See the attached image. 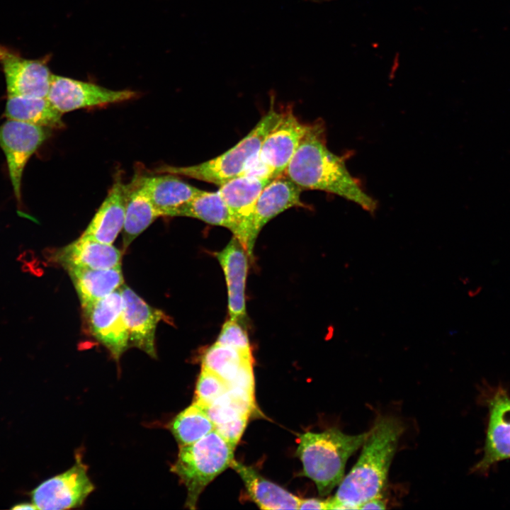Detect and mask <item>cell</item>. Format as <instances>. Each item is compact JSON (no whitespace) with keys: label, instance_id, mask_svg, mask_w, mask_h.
Instances as JSON below:
<instances>
[{"label":"cell","instance_id":"obj_19","mask_svg":"<svg viewBox=\"0 0 510 510\" xmlns=\"http://www.w3.org/2000/svg\"><path fill=\"white\" fill-rule=\"evenodd\" d=\"M134 178L162 216H169L173 209L203 191L171 174L137 175Z\"/></svg>","mask_w":510,"mask_h":510},{"label":"cell","instance_id":"obj_22","mask_svg":"<svg viewBox=\"0 0 510 510\" xmlns=\"http://www.w3.org/2000/svg\"><path fill=\"white\" fill-rule=\"evenodd\" d=\"M149 198L133 178L126 184L123 244L126 249L156 219L161 217Z\"/></svg>","mask_w":510,"mask_h":510},{"label":"cell","instance_id":"obj_5","mask_svg":"<svg viewBox=\"0 0 510 510\" xmlns=\"http://www.w3.org/2000/svg\"><path fill=\"white\" fill-rule=\"evenodd\" d=\"M234 448L215 430L191 444L179 447L171 471L187 489L186 508L196 509L205 487L231 466Z\"/></svg>","mask_w":510,"mask_h":510},{"label":"cell","instance_id":"obj_11","mask_svg":"<svg viewBox=\"0 0 510 510\" xmlns=\"http://www.w3.org/2000/svg\"><path fill=\"white\" fill-rule=\"evenodd\" d=\"M47 58L30 60L0 44V64L7 96L47 97L52 74Z\"/></svg>","mask_w":510,"mask_h":510},{"label":"cell","instance_id":"obj_20","mask_svg":"<svg viewBox=\"0 0 510 510\" xmlns=\"http://www.w3.org/2000/svg\"><path fill=\"white\" fill-rule=\"evenodd\" d=\"M231 468L242 478L250 499L261 509H298L300 498L261 476L255 469L235 460Z\"/></svg>","mask_w":510,"mask_h":510},{"label":"cell","instance_id":"obj_10","mask_svg":"<svg viewBox=\"0 0 510 510\" xmlns=\"http://www.w3.org/2000/svg\"><path fill=\"white\" fill-rule=\"evenodd\" d=\"M137 94L132 90H112L90 82L52 74L46 98L63 114L132 100Z\"/></svg>","mask_w":510,"mask_h":510},{"label":"cell","instance_id":"obj_32","mask_svg":"<svg viewBox=\"0 0 510 510\" xmlns=\"http://www.w3.org/2000/svg\"><path fill=\"white\" fill-rule=\"evenodd\" d=\"M385 509V502L381 499L380 497L370 499L363 504H361L358 509Z\"/></svg>","mask_w":510,"mask_h":510},{"label":"cell","instance_id":"obj_26","mask_svg":"<svg viewBox=\"0 0 510 510\" xmlns=\"http://www.w3.org/2000/svg\"><path fill=\"white\" fill-rule=\"evenodd\" d=\"M249 361H252L251 354L215 342L204 352L202 368L217 374L228 384Z\"/></svg>","mask_w":510,"mask_h":510},{"label":"cell","instance_id":"obj_13","mask_svg":"<svg viewBox=\"0 0 510 510\" xmlns=\"http://www.w3.org/2000/svg\"><path fill=\"white\" fill-rule=\"evenodd\" d=\"M488 419L481 460L474 470L485 472L498 462L510 458V396L498 387L488 397Z\"/></svg>","mask_w":510,"mask_h":510},{"label":"cell","instance_id":"obj_4","mask_svg":"<svg viewBox=\"0 0 510 510\" xmlns=\"http://www.w3.org/2000/svg\"><path fill=\"white\" fill-rule=\"evenodd\" d=\"M280 113L281 111L274 107L272 101L268 110L254 128L226 152L194 165H162L154 172L185 176L220 186L246 171L256 158L264 138L279 119Z\"/></svg>","mask_w":510,"mask_h":510},{"label":"cell","instance_id":"obj_6","mask_svg":"<svg viewBox=\"0 0 510 510\" xmlns=\"http://www.w3.org/2000/svg\"><path fill=\"white\" fill-rule=\"evenodd\" d=\"M309 125L302 123L291 108L280 116L264 138L259 152L244 174H257L272 179L284 176Z\"/></svg>","mask_w":510,"mask_h":510},{"label":"cell","instance_id":"obj_31","mask_svg":"<svg viewBox=\"0 0 510 510\" xmlns=\"http://www.w3.org/2000/svg\"><path fill=\"white\" fill-rule=\"evenodd\" d=\"M298 509H329V500L317 498L300 499Z\"/></svg>","mask_w":510,"mask_h":510},{"label":"cell","instance_id":"obj_21","mask_svg":"<svg viewBox=\"0 0 510 510\" xmlns=\"http://www.w3.org/2000/svg\"><path fill=\"white\" fill-rule=\"evenodd\" d=\"M78 294L81 306L104 298L124 283L120 266L106 269L81 267L65 268Z\"/></svg>","mask_w":510,"mask_h":510},{"label":"cell","instance_id":"obj_8","mask_svg":"<svg viewBox=\"0 0 510 510\" xmlns=\"http://www.w3.org/2000/svg\"><path fill=\"white\" fill-rule=\"evenodd\" d=\"M87 472V466L78 455L69 470L43 481L32 491V503L41 510L81 506L95 488Z\"/></svg>","mask_w":510,"mask_h":510},{"label":"cell","instance_id":"obj_1","mask_svg":"<svg viewBox=\"0 0 510 510\" xmlns=\"http://www.w3.org/2000/svg\"><path fill=\"white\" fill-rule=\"evenodd\" d=\"M284 176L302 191L318 190L337 195L370 213L377 208L375 200L348 171L345 157L328 149L324 125L320 121L309 124Z\"/></svg>","mask_w":510,"mask_h":510},{"label":"cell","instance_id":"obj_29","mask_svg":"<svg viewBox=\"0 0 510 510\" xmlns=\"http://www.w3.org/2000/svg\"><path fill=\"white\" fill-rule=\"evenodd\" d=\"M249 420V416H242L217 425L215 430L228 443L236 447Z\"/></svg>","mask_w":510,"mask_h":510},{"label":"cell","instance_id":"obj_12","mask_svg":"<svg viewBox=\"0 0 510 510\" xmlns=\"http://www.w3.org/2000/svg\"><path fill=\"white\" fill-rule=\"evenodd\" d=\"M272 180L267 176L244 174L223 183L217 190L236 223L237 232L234 237L246 251L254 208L261 191Z\"/></svg>","mask_w":510,"mask_h":510},{"label":"cell","instance_id":"obj_24","mask_svg":"<svg viewBox=\"0 0 510 510\" xmlns=\"http://www.w3.org/2000/svg\"><path fill=\"white\" fill-rule=\"evenodd\" d=\"M169 216L196 218L212 225L226 227L234 235L237 232L236 223L217 191H202L191 200L173 209Z\"/></svg>","mask_w":510,"mask_h":510},{"label":"cell","instance_id":"obj_25","mask_svg":"<svg viewBox=\"0 0 510 510\" xmlns=\"http://www.w3.org/2000/svg\"><path fill=\"white\" fill-rule=\"evenodd\" d=\"M168 426L179 447L191 444L215 430L205 410L194 403L179 412Z\"/></svg>","mask_w":510,"mask_h":510},{"label":"cell","instance_id":"obj_16","mask_svg":"<svg viewBox=\"0 0 510 510\" xmlns=\"http://www.w3.org/2000/svg\"><path fill=\"white\" fill-rule=\"evenodd\" d=\"M248 256L235 237L222 251L216 253L226 280L230 319L238 322H242L246 317L245 285Z\"/></svg>","mask_w":510,"mask_h":510},{"label":"cell","instance_id":"obj_28","mask_svg":"<svg viewBox=\"0 0 510 510\" xmlns=\"http://www.w3.org/2000/svg\"><path fill=\"white\" fill-rule=\"evenodd\" d=\"M215 343L234 348L246 354H251L247 333L238 321L231 319L227 320Z\"/></svg>","mask_w":510,"mask_h":510},{"label":"cell","instance_id":"obj_2","mask_svg":"<svg viewBox=\"0 0 510 510\" xmlns=\"http://www.w3.org/2000/svg\"><path fill=\"white\" fill-rule=\"evenodd\" d=\"M404 430L395 416H381L375 421L358 460L328 499L329 509H358L366 501L380 497Z\"/></svg>","mask_w":510,"mask_h":510},{"label":"cell","instance_id":"obj_17","mask_svg":"<svg viewBox=\"0 0 510 510\" xmlns=\"http://www.w3.org/2000/svg\"><path fill=\"white\" fill-rule=\"evenodd\" d=\"M50 255L52 261L64 268L106 269L120 267L121 263V252L114 246L82 235Z\"/></svg>","mask_w":510,"mask_h":510},{"label":"cell","instance_id":"obj_23","mask_svg":"<svg viewBox=\"0 0 510 510\" xmlns=\"http://www.w3.org/2000/svg\"><path fill=\"white\" fill-rule=\"evenodd\" d=\"M4 115L15 120L49 129L65 127L62 113L59 112L46 97L8 96Z\"/></svg>","mask_w":510,"mask_h":510},{"label":"cell","instance_id":"obj_18","mask_svg":"<svg viewBox=\"0 0 510 510\" xmlns=\"http://www.w3.org/2000/svg\"><path fill=\"white\" fill-rule=\"evenodd\" d=\"M126 184L121 175L114 182L94 217L81 234L102 243L112 244L123 230L125 212Z\"/></svg>","mask_w":510,"mask_h":510},{"label":"cell","instance_id":"obj_7","mask_svg":"<svg viewBox=\"0 0 510 510\" xmlns=\"http://www.w3.org/2000/svg\"><path fill=\"white\" fill-rule=\"evenodd\" d=\"M50 129L7 119L0 125V147L6 161L19 215L27 217L22 209V179L30 158L50 135Z\"/></svg>","mask_w":510,"mask_h":510},{"label":"cell","instance_id":"obj_33","mask_svg":"<svg viewBox=\"0 0 510 510\" xmlns=\"http://www.w3.org/2000/svg\"><path fill=\"white\" fill-rule=\"evenodd\" d=\"M12 509L15 510H24V509H36V507L33 503L23 502L17 504L12 507Z\"/></svg>","mask_w":510,"mask_h":510},{"label":"cell","instance_id":"obj_27","mask_svg":"<svg viewBox=\"0 0 510 510\" xmlns=\"http://www.w3.org/2000/svg\"><path fill=\"white\" fill-rule=\"evenodd\" d=\"M229 389L230 387L224 379L202 368L196 383L193 403L205 409Z\"/></svg>","mask_w":510,"mask_h":510},{"label":"cell","instance_id":"obj_3","mask_svg":"<svg viewBox=\"0 0 510 510\" xmlns=\"http://www.w3.org/2000/svg\"><path fill=\"white\" fill-rule=\"evenodd\" d=\"M368 433L348 435L332 428L299 436L296 455L302 463L304 475L315 483L321 496L340 484L348 459L363 446Z\"/></svg>","mask_w":510,"mask_h":510},{"label":"cell","instance_id":"obj_9","mask_svg":"<svg viewBox=\"0 0 510 510\" xmlns=\"http://www.w3.org/2000/svg\"><path fill=\"white\" fill-rule=\"evenodd\" d=\"M82 308L91 335L118 360L130 346L120 288Z\"/></svg>","mask_w":510,"mask_h":510},{"label":"cell","instance_id":"obj_14","mask_svg":"<svg viewBox=\"0 0 510 510\" xmlns=\"http://www.w3.org/2000/svg\"><path fill=\"white\" fill-rule=\"evenodd\" d=\"M302 190L285 176L273 178L261 191L254 208L248 232L247 254L253 256L256 237L271 220L293 207H305Z\"/></svg>","mask_w":510,"mask_h":510},{"label":"cell","instance_id":"obj_15","mask_svg":"<svg viewBox=\"0 0 510 510\" xmlns=\"http://www.w3.org/2000/svg\"><path fill=\"white\" fill-rule=\"evenodd\" d=\"M120 290L130 345L156 358L155 332L165 314L151 307L128 286L123 284Z\"/></svg>","mask_w":510,"mask_h":510},{"label":"cell","instance_id":"obj_30","mask_svg":"<svg viewBox=\"0 0 510 510\" xmlns=\"http://www.w3.org/2000/svg\"><path fill=\"white\" fill-rule=\"evenodd\" d=\"M230 388L238 387L254 393L252 361L244 364L234 378L228 383Z\"/></svg>","mask_w":510,"mask_h":510}]
</instances>
